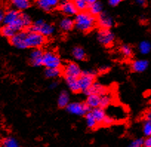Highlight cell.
<instances>
[{
	"label": "cell",
	"instance_id": "cell-19",
	"mask_svg": "<svg viewBox=\"0 0 151 147\" xmlns=\"http://www.w3.org/2000/svg\"><path fill=\"white\" fill-rule=\"evenodd\" d=\"M74 25H75L74 21L69 17H65V18L62 19L59 23V27L64 31H69V30H72Z\"/></svg>",
	"mask_w": 151,
	"mask_h": 147
},
{
	"label": "cell",
	"instance_id": "cell-36",
	"mask_svg": "<svg viewBox=\"0 0 151 147\" xmlns=\"http://www.w3.org/2000/svg\"><path fill=\"white\" fill-rule=\"evenodd\" d=\"M120 2H121V0H110V1H108L109 5L113 7H116L119 5Z\"/></svg>",
	"mask_w": 151,
	"mask_h": 147
},
{
	"label": "cell",
	"instance_id": "cell-17",
	"mask_svg": "<svg viewBox=\"0 0 151 147\" xmlns=\"http://www.w3.org/2000/svg\"><path fill=\"white\" fill-rule=\"evenodd\" d=\"M93 115L95 117L97 123L99 124H102L104 123V119L106 118L107 115H106L105 112H104V109H101V108H96V109H93L91 111Z\"/></svg>",
	"mask_w": 151,
	"mask_h": 147
},
{
	"label": "cell",
	"instance_id": "cell-26",
	"mask_svg": "<svg viewBox=\"0 0 151 147\" xmlns=\"http://www.w3.org/2000/svg\"><path fill=\"white\" fill-rule=\"evenodd\" d=\"M139 51L142 54H148L151 51V43L147 40L142 41L139 45Z\"/></svg>",
	"mask_w": 151,
	"mask_h": 147
},
{
	"label": "cell",
	"instance_id": "cell-11",
	"mask_svg": "<svg viewBox=\"0 0 151 147\" xmlns=\"http://www.w3.org/2000/svg\"><path fill=\"white\" fill-rule=\"evenodd\" d=\"M43 53L42 50L40 49H36L30 53V63L33 67H40L42 65L43 59Z\"/></svg>",
	"mask_w": 151,
	"mask_h": 147
},
{
	"label": "cell",
	"instance_id": "cell-23",
	"mask_svg": "<svg viewBox=\"0 0 151 147\" xmlns=\"http://www.w3.org/2000/svg\"><path fill=\"white\" fill-rule=\"evenodd\" d=\"M17 32L11 25H3L0 28V34L10 40Z\"/></svg>",
	"mask_w": 151,
	"mask_h": 147
},
{
	"label": "cell",
	"instance_id": "cell-16",
	"mask_svg": "<svg viewBox=\"0 0 151 147\" xmlns=\"http://www.w3.org/2000/svg\"><path fill=\"white\" fill-rule=\"evenodd\" d=\"M21 13L15 9H11L5 13V18H4L3 23L5 25H9L15 22L19 17Z\"/></svg>",
	"mask_w": 151,
	"mask_h": 147
},
{
	"label": "cell",
	"instance_id": "cell-42",
	"mask_svg": "<svg viewBox=\"0 0 151 147\" xmlns=\"http://www.w3.org/2000/svg\"><path fill=\"white\" fill-rule=\"evenodd\" d=\"M146 120L151 122V111L148 112L146 114Z\"/></svg>",
	"mask_w": 151,
	"mask_h": 147
},
{
	"label": "cell",
	"instance_id": "cell-14",
	"mask_svg": "<svg viewBox=\"0 0 151 147\" xmlns=\"http://www.w3.org/2000/svg\"><path fill=\"white\" fill-rule=\"evenodd\" d=\"M36 4L43 11L49 12L59 5V1L57 0H39L36 2Z\"/></svg>",
	"mask_w": 151,
	"mask_h": 147
},
{
	"label": "cell",
	"instance_id": "cell-3",
	"mask_svg": "<svg viewBox=\"0 0 151 147\" xmlns=\"http://www.w3.org/2000/svg\"><path fill=\"white\" fill-rule=\"evenodd\" d=\"M27 30L39 33L46 37L53 34L55 28L51 24L46 22L43 20H39L35 22L34 24L32 25Z\"/></svg>",
	"mask_w": 151,
	"mask_h": 147
},
{
	"label": "cell",
	"instance_id": "cell-24",
	"mask_svg": "<svg viewBox=\"0 0 151 147\" xmlns=\"http://www.w3.org/2000/svg\"><path fill=\"white\" fill-rule=\"evenodd\" d=\"M12 4L17 11H24L30 6V2L28 0H13Z\"/></svg>",
	"mask_w": 151,
	"mask_h": 147
},
{
	"label": "cell",
	"instance_id": "cell-31",
	"mask_svg": "<svg viewBox=\"0 0 151 147\" xmlns=\"http://www.w3.org/2000/svg\"><path fill=\"white\" fill-rule=\"evenodd\" d=\"M74 4L76 5V8H77L78 11L85 12V10L88 8V3H87V1H85V0H76L74 2Z\"/></svg>",
	"mask_w": 151,
	"mask_h": 147
},
{
	"label": "cell",
	"instance_id": "cell-4",
	"mask_svg": "<svg viewBox=\"0 0 151 147\" xmlns=\"http://www.w3.org/2000/svg\"><path fill=\"white\" fill-rule=\"evenodd\" d=\"M96 77V73L93 71H85L82 73V75L79 78L81 91L83 92L89 89L94 83Z\"/></svg>",
	"mask_w": 151,
	"mask_h": 147
},
{
	"label": "cell",
	"instance_id": "cell-33",
	"mask_svg": "<svg viewBox=\"0 0 151 147\" xmlns=\"http://www.w3.org/2000/svg\"><path fill=\"white\" fill-rule=\"evenodd\" d=\"M144 143H145V139L139 138L132 141L127 147H143Z\"/></svg>",
	"mask_w": 151,
	"mask_h": 147
},
{
	"label": "cell",
	"instance_id": "cell-43",
	"mask_svg": "<svg viewBox=\"0 0 151 147\" xmlns=\"http://www.w3.org/2000/svg\"><path fill=\"white\" fill-rule=\"evenodd\" d=\"M143 147H145V146H143Z\"/></svg>",
	"mask_w": 151,
	"mask_h": 147
},
{
	"label": "cell",
	"instance_id": "cell-30",
	"mask_svg": "<svg viewBox=\"0 0 151 147\" xmlns=\"http://www.w3.org/2000/svg\"><path fill=\"white\" fill-rule=\"evenodd\" d=\"M112 100V97L110 94H106L104 95L101 96V100H100V106L99 107L101 109L107 107L110 104Z\"/></svg>",
	"mask_w": 151,
	"mask_h": 147
},
{
	"label": "cell",
	"instance_id": "cell-12",
	"mask_svg": "<svg viewBox=\"0 0 151 147\" xmlns=\"http://www.w3.org/2000/svg\"><path fill=\"white\" fill-rule=\"evenodd\" d=\"M59 10L68 16L77 15L78 10L76 8L74 2L70 1H63L59 4Z\"/></svg>",
	"mask_w": 151,
	"mask_h": 147
},
{
	"label": "cell",
	"instance_id": "cell-5",
	"mask_svg": "<svg viewBox=\"0 0 151 147\" xmlns=\"http://www.w3.org/2000/svg\"><path fill=\"white\" fill-rule=\"evenodd\" d=\"M66 109L70 114L78 116L86 115L88 112H91V108L86 103H79V102L69 103L66 107Z\"/></svg>",
	"mask_w": 151,
	"mask_h": 147
},
{
	"label": "cell",
	"instance_id": "cell-28",
	"mask_svg": "<svg viewBox=\"0 0 151 147\" xmlns=\"http://www.w3.org/2000/svg\"><path fill=\"white\" fill-rule=\"evenodd\" d=\"M2 147H19V143L13 137H8L2 140Z\"/></svg>",
	"mask_w": 151,
	"mask_h": 147
},
{
	"label": "cell",
	"instance_id": "cell-22",
	"mask_svg": "<svg viewBox=\"0 0 151 147\" xmlns=\"http://www.w3.org/2000/svg\"><path fill=\"white\" fill-rule=\"evenodd\" d=\"M88 9L89 10L90 14L93 16V17H95V16H99L102 12L103 7L101 2L96 1L92 5H88Z\"/></svg>",
	"mask_w": 151,
	"mask_h": 147
},
{
	"label": "cell",
	"instance_id": "cell-29",
	"mask_svg": "<svg viewBox=\"0 0 151 147\" xmlns=\"http://www.w3.org/2000/svg\"><path fill=\"white\" fill-rule=\"evenodd\" d=\"M62 74L60 68H47L45 71V75L47 78H56Z\"/></svg>",
	"mask_w": 151,
	"mask_h": 147
},
{
	"label": "cell",
	"instance_id": "cell-18",
	"mask_svg": "<svg viewBox=\"0 0 151 147\" xmlns=\"http://www.w3.org/2000/svg\"><path fill=\"white\" fill-rule=\"evenodd\" d=\"M65 80H66V83L68 84V87L73 92L78 93L81 91L79 80L73 77H65Z\"/></svg>",
	"mask_w": 151,
	"mask_h": 147
},
{
	"label": "cell",
	"instance_id": "cell-40",
	"mask_svg": "<svg viewBox=\"0 0 151 147\" xmlns=\"http://www.w3.org/2000/svg\"><path fill=\"white\" fill-rule=\"evenodd\" d=\"M109 66H107V65H102V66H101L99 68V71H100V72L103 73V72H105V71H108L109 70Z\"/></svg>",
	"mask_w": 151,
	"mask_h": 147
},
{
	"label": "cell",
	"instance_id": "cell-10",
	"mask_svg": "<svg viewBox=\"0 0 151 147\" xmlns=\"http://www.w3.org/2000/svg\"><path fill=\"white\" fill-rule=\"evenodd\" d=\"M26 31H20L16 33L12 38L9 40L10 43L14 47L19 49H26L25 44H24V38H25Z\"/></svg>",
	"mask_w": 151,
	"mask_h": 147
},
{
	"label": "cell",
	"instance_id": "cell-35",
	"mask_svg": "<svg viewBox=\"0 0 151 147\" xmlns=\"http://www.w3.org/2000/svg\"><path fill=\"white\" fill-rule=\"evenodd\" d=\"M113 119L111 117L107 116V117H106V118L104 119L103 125H104V126H110V125L113 124Z\"/></svg>",
	"mask_w": 151,
	"mask_h": 147
},
{
	"label": "cell",
	"instance_id": "cell-38",
	"mask_svg": "<svg viewBox=\"0 0 151 147\" xmlns=\"http://www.w3.org/2000/svg\"><path fill=\"white\" fill-rule=\"evenodd\" d=\"M5 12L2 8H0V22H3L4 18H5Z\"/></svg>",
	"mask_w": 151,
	"mask_h": 147
},
{
	"label": "cell",
	"instance_id": "cell-34",
	"mask_svg": "<svg viewBox=\"0 0 151 147\" xmlns=\"http://www.w3.org/2000/svg\"><path fill=\"white\" fill-rule=\"evenodd\" d=\"M143 132L145 136H151V122L145 120L143 125Z\"/></svg>",
	"mask_w": 151,
	"mask_h": 147
},
{
	"label": "cell",
	"instance_id": "cell-8",
	"mask_svg": "<svg viewBox=\"0 0 151 147\" xmlns=\"http://www.w3.org/2000/svg\"><path fill=\"white\" fill-rule=\"evenodd\" d=\"M82 73L79 65L74 62L68 63L64 69V75H65V77H73L79 79L82 75Z\"/></svg>",
	"mask_w": 151,
	"mask_h": 147
},
{
	"label": "cell",
	"instance_id": "cell-1",
	"mask_svg": "<svg viewBox=\"0 0 151 147\" xmlns=\"http://www.w3.org/2000/svg\"><path fill=\"white\" fill-rule=\"evenodd\" d=\"M75 27L83 32H88L92 30L96 23V19L89 12H80L75 18Z\"/></svg>",
	"mask_w": 151,
	"mask_h": 147
},
{
	"label": "cell",
	"instance_id": "cell-41",
	"mask_svg": "<svg viewBox=\"0 0 151 147\" xmlns=\"http://www.w3.org/2000/svg\"><path fill=\"white\" fill-rule=\"evenodd\" d=\"M136 3L139 5H140V6H145L147 5V2L145 1V0H137Z\"/></svg>",
	"mask_w": 151,
	"mask_h": 147
},
{
	"label": "cell",
	"instance_id": "cell-21",
	"mask_svg": "<svg viewBox=\"0 0 151 147\" xmlns=\"http://www.w3.org/2000/svg\"><path fill=\"white\" fill-rule=\"evenodd\" d=\"M70 95L68 92L65 90L61 91L58 98V106L60 108H66L69 104Z\"/></svg>",
	"mask_w": 151,
	"mask_h": 147
},
{
	"label": "cell",
	"instance_id": "cell-13",
	"mask_svg": "<svg viewBox=\"0 0 151 147\" xmlns=\"http://www.w3.org/2000/svg\"><path fill=\"white\" fill-rule=\"evenodd\" d=\"M84 93L88 96L91 95V94H96V95L101 97V96L107 94V88L99 83H94L92 86Z\"/></svg>",
	"mask_w": 151,
	"mask_h": 147
},
{
	"label": "cell",
	"instance_id": "cell-39",
	"mask_svg": "<svg viewBox=\"0 0 151 147\" xmlns=\"http://www.w3.org/2000/svg\"><path fill=\"white\" fill-rule=\"evenodd\" d=\"M58 85H59V82H58V81H53V82L50 84V85H49V88H50V89H54V88H56Z\"/></svg>",
	"mask_w": 151,
	"mask_h": 147
},
{
	"label": "cell",
	"instance_id": "cell-6",
	"mask_svg": "<svg viewBox=\"0 0 151 147\" xmlns=\"http://www.w3.org/2000/svg\"><path fill=\"white\" fill-rule=\"evenodd\" d=\"M42 65L47 68H60L61 59L54 52L47 51L43 55Z\"/></svg>",
	"mask_w": 151,
	"mask_h": 147
},
{
	"label": "cell",
	"instance_id": "cell-20",
	"mask_svg": "<svg viewBox=\"0 0 151 147\" xmlns=\"http://www.w3.org/2000/svg\"><path fill=\"white\" fill-rule=\"evenodd\" d=\"M100 100H101V97L96 94H91V95L88 96V99H87L86 104L89 106L90 108H93V109H96V108H99L100 106Z\"/></svg>",
	"mask_w": 151,
	"mask_h": 147
},
{
	"label": "cell",
	"instance_id": "cell-9",
	"mask_svg": "<svg viewBox=\"0 0 151 147\" xmlns=\"http://www.w3.org/2000/svg\"><path fill=\"white\" fill-rule=\"evenodd\" d=\"M97 22L101 29H110L114 25L113 17L107 12H101L98 16Z\"/></svg>",
	"mask_w": 151,
	"mask_h": 147
},
{
	"label": "cell",
	"instance_id": "cell-2",
	"mask_svg": "<svg viewBox=\"0 0 151 147\" xmlns=\"http://www.w3.org/2000/svg\"><path fill=\"white\" fill-rule=\"evenodd\" d=\"M46 37L42 34L36 32L26 30L25 38H24V44L26 49L27 48H33L39 49L42 47L45 43Z\"/></svg>",
	"mask_w": 151,
	"mask_h": 147
},
{
	"label": "cell",
	"instance_id": "cell-15",
	"mask_svg": "<svg viewBox=\"0 0 151 147\" xmlns=\"http://www.w3.org/2000/svg\"><path fill=\"white\" fill-rule=\"evenodd\" d=\"M149 66V62L146 59H137L131 64V69L134 72L142 73L146 71Z\"/></svg>",
	"mask_w": 151,
	"mask_h": 147
},
{
	"label": "cell",
	"instance_id": "cell-27",
	"mask_svg": "<svg viewBox=\"0 0 151 147\" xmlns=\"http://www.w3.org/2000/svg\"><path fill=\"white\" fill-rule=\"evenodd\" d=\"M85 119H86V123L87 126L88 128L91 129H94L97 126H98V123H97L95 117L93 115L92 112H90L88 114L85 115Z\"/></svg>",
	"mask_w": 151,
	"mask_h": 147
},
{
	"label": "cell",
	"instance_id": "cell-37",
	"mask_svg": "<svg viewBox=\"0 0 151 147\" xmlns=\"http://www.w3.org/2000/svg\"><path fill=\"white\" fill-rule=\"evenodd\" d=\"M144 146L145 147H151V136L147 137V138L145 140Z\"/></svg>",
	"mask_w": 151,
	"mask_h": 147
},
{
	"label": "cell",
	"instance_id": "cell-7",
	"mask_svg": "<svg viewBox=\"0 0 151 147\" xmlns=\"http://www.w3.org/2000/svg\"><path fill=\"white\" fill-rule=\"evenodd\" d=\"M98 41L104 46H111L115 40V35L110 29H101L97 34Z\"/></svg>",
	"mask_w": 151,
	"mask_h": 147
},
{
	"label": "cell",
	"instance_id": "cell-32",
	"mask_svg": "<svg viewBox=\"0 0 151 147\" xmlns=\"http://www.w3.org/2000/svg\"><path fill=\"white\" fill-rule=\"evenodd\" d=\"M120 50H121L122 54L124 56H127V57H130L133 54L132 48L130 46H128V45H123V46H122L121 48H120Z\"/></svg>",
	"mask_w": 151,
	"mask_h": 147
},
{
	"label": "cell",
	"instance_id": "cell-25",
	"mask_svg": "<svg viewBox=\"0 0 151 147\" xmlns=\"http://www.w3.org/2000/svg\"><path fill=\"white\" fill-rule=\"evenodd\" d=\"M72 54L76 60L82 61L86 59V54H85V50L79 46L73 48L72 51Z\"/></svg>",
	"mask_w": 151,
	"mask_h": 147
}]
</instances>
